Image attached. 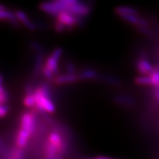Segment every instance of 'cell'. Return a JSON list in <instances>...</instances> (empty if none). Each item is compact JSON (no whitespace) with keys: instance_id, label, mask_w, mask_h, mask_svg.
<instances>
[{"instance_id":"cell-32","label":"cell","mask_w":159,"mask_h":159,"mask_svg":"<svg viewBox=\"0 0 159 159\" xmlns=\"http://www.w3.org/2000/svg\"><path fill=\"white\" fill-rule=\"evenodd\" d=\"M158 159H159V158H158Z\"/></svg>"},{"instance_id":"cell-23","label":"cell","mask_w":159,"mask_h":159,"mask_svg":"<svg viewBox=\"0 0 159 159\" xmlns=\"http://www.w3.org/2000/svg\"><path fill=\"white\" fill-rule=\"evenodd\" d=\"M136 28L137 29L139 33H142L143 35H147V36L149 37H152L153 36L154 33L150 29H149V27H142V26H136Z\"/></svg>"},{"instance_id":"cell-31","label":"cell","mask_w":159,"mask_h":159,"mask_svg":"<svg viewBox=\"0 0 159 159\" xmlns=\"http://www.w3.org/2000/svg\"><path fill=\"white\" fill-rule=\"evenodd\" d=\"M155 96L157 99H158V100L159 101V90H156V89H155Z\"/></svg>"},{"instance_id":"cell-9","label":"cell","mask_w":159,"mask_h":159,"mask_svg":"<svg viewBox=\"0 0 159 159\" xmlns=\"http://www.w3.org/2000/svg\"><path fill=\"white\" fill-rule=\"evenodd\" d=\"M101 75L92 69H83L77 75L78 81H85V80H99Z\"/></svg>"},{"instance_id":"cell-29","label":"cell","mask_w":159,"mask_h":159,"mask_svg":"<svg viewBox=\"0 0 159 159\" xmlns=\"http://www.w3.org/2000/svg\"><path fill=\"white\" fill-rule=\"evenodd\" d=\"M8 112V107L6 104H2L0 105V116L4 118Z\"/></svg>"},{"instance_id":"cell-5","label":"cell","mask_w":159,"mask_h":159,"mask_svg":"<svg viewBox=\"0 0 159 159\" xmlns=\"http://www.w3.org/2000/svg\"><path fill=\"white\" fill-rule=\"evenodd\" d=\"M66 12L70 13L77 17L85 18L91 13V8L90 5L78 1L76 5L69 7Z\"/></svg>"},{"instance_id":"cell-21","label":"cell","mask_w":159,"mask_h":159,"mask_svg":"<svg viewBox=\"0 0 159 159\" xmlns=\"http://www.w3.org/2000/svg\"><path fill=\"white\" fill-rule=\"evenodd\" d=\"M101 80L105 81V82L110 83L111 85H119L122 84V81L120 80L119 78H117L116 77L113 76H108V75H104V76H100Z\"/></svg>"},{"instance_id":"cell-22","label":"cell","mask_w":159,"mask_h":159,"mask_svg":"<svg viewBox=\"0 0 159 159\" xmlns=\"http://www.w3.org/2000/svg\"><path fill=\"white\" fill-rule=\"evenodd\" d=\"M23 103L27 108H33L35 107V100L33 94H27L25 95V98L23 99Z\"/></svg>"},{"instance_id":"cell-30","label":"cell","mask_w":159,"mask_h":159,"mask_svg":"<svg viewBox=\"0 0 159 159\" xmlns=\"http://www.w3.org/2000/svg\"><path fill=\"white\" fill-rule=\"evenodd\" d=\"M95 159H114L112 158H110V157H108V156H98Z\"/></svg>"},{"instance_id":"cell-25","label":"cell","mask_w":159,"mask_h":159,"mask_svg":"<svg viewBox=\"0 0 159 159\" xmlns=\"http://www.w3.org/2000/svg\"><path fill=\"white\" fill-rule=\"evenodd\" d=\"M42 73L43 75H44V77H46V79H47V80L53 81V80L55 78V75L53 74L52 71L49 70V69L47 68V66H43Z\"/></svg>"},{"instance_id":"cell-13","label":"cell","mask_w":159,"mask_h":159,"mask_svg":"<svg viewBox=\"0 0 159 159\" xmlns=\"http://www.w3.org/2000/svg\"><path fill=\"white\" fill-rule=\"evenodd\" d=\"M58 153V149L53 144H52L49 141H47L45 144L44 148L45 159H55Z\"/></svg>"},{"instance_id":"cell-20","label":"cell","mask_w":159,"mask_h":159,"mask_svg":"<svg viewBox=\"0 0 159 159\" xmlns=\"http://www.w3.org/2000/svg\"><path fill=\"white\" fill-rule=\"evenodd\" d=\"M0 83H1V85H0V102L2 104H6L7 99H8V94H7V91L3 87V76L1 75L0 77Z\"/></svg>"},{"instance_id":"cell-18","label":"cell","mask_w":159,"mask_h":159,"mask_svg":"<svg viewBox=\"0 0 159 159\" xmlns=\"http://www.w3.org/2000/svg\"><path fill=\"white\" fill-rule=\"evenodd\" d=\"M121 19L124 21H127V22L134 25L136 26H139L140 24V19L141 17L139 16H135V15H122L120 16Z\"/></svg>"},{"instance_id":"cell-12","label":"cell","mask_w":159,"mask_h":159,"mask_svg":"<svg viewBox=\"0 0 159 159\" xmlns=\"http://www.w3.org/2000/svg\"><path fill=\"white\" fill-rule=\"evenodd\" d=\"M77 81H78L77 75H75L66 74L55 76L52 82L57 85H63L66 84V83H73L77 82Z\"/></svg>"},{"instance_id":"cell-3","label":"cell","mask_w":159,"mask_h":159,"mask_svg":"<svg viewBox=\"0 0 159 159\" xmlns=\"http://www.w3.org/2000/svg\"><path fill=\"white\" fill-rule=\"evenodd\" d=\"M56 20L66 27L67 30H71L80 25V17H77L68 12L63 11L56 16Z\"/></svg>"},{"instance_id":"cell-2","label":"cell","mask_w":159,"mask_h":159,"mask_svg":"<svg viewBox=\"0 0 159 159\" xmlns=\"http://www.w3.org/2000/svg\"><path fill=\"white\" fill-rule=\"evenodd\" d=\"M20 128L32 136L35 130V118L33 112L23 113L20 119Z\"/></svg>"},{"instance_id":"cell-7","label":"cell","mask_w":159,"mask_h":159,"mask_svg":"<svg viewBox=\"0 0 159 159\" xmlns=\"http://www.w3.org/2000/svg\"><path fill=\"white\" fill-rule=\"evenodd\" d=\"M136 68L142 75H150L155 70L153 66L144 58H141L136 61Z\"/></svg>"},{"instance_id":"cell-26","label":"cell","mask_w":159,"mask_h":159,"mask_svg":"<svg viewBox=\"0 0 159 159\" xmlns=\"http://www.w3.org/2000/svg\"><path fill=\"white\" fill-rule=\"evenodd\" d=\"M54 30L57 32V33H61L65 32L66 30H67V28L62 23H61L60 21H57V20H55L54 23Z\"/></svg>"},{"instance_id":"cell-14","label":"cell","mask_w":159,"mask_h":159,"mask_svg":"<svg viewBox=\"0 0 159 159\" xmlns=\"http://www.w3.org/2000/svg\"><path fill=\"white\" fill-rule=\"evenodd\" d=\"M43 53H36L35 57V63L33 67V76L38 77L41 71L43 70Z\"/></svg>"},{"instance_id":"cell-11","label":"cell","mask_w":159,"mask_h":159,"mask_svg":"<svg viewBox=\"0 0 159 159\" xmlns=\"http://www.w3.org/2000/svg\"><path fill=\"white\" fill-rule=\"evenodd\" d=\"M31 136L30 135L27 131L19 128L18 130L17 135L16 136V148L19 149H23L27 145L28 142V139Z\"/></svg>"},{"instance_id":"cell-4","label":"cell","mask_w":159,"mask_h":159,"mask_svg":"<svg viewBox=\"0 0 159 159\" xmlns=\"http://www.w3.org/2000/svg\"><path fill=\"white\" fill-rule=\"evenodd\" d=\"M39 7L41 11L47 13V14L51 16H56L60 13L63 11L61 0L48 2H42L40 4Z\"/></svg>"},{"instance_id":"cell-8","label":"cell","mask_w":159,"mask_h":159,"mask_svg":"<svg viewBox=\"0 0 159 159\" xmlns=\"http://www.w3.org/2000/svg\"><path fill=\"white\" fill-rule=\"evenodd\" d=\"M0 18L2 20L8 21L13 27H19V21L16 16L15 13H13V12L5 8L3 5H1L0 7Z\"/></svg>"},{"instance_id":"cell-17","label":"cell","mask_w":159,"mask_h":159,"mask_svg":"<svg viewBox=\"0 0 159 159\" xmlns=\"http://www.w3.org/2000/svg\"><path fill=\"white\" fill-rule=\"evenodd\" d=\"M114 102L116 104L122 105H135V100L131 97L125 95H120V96H116L114 98Z\"/></svg>"},{"instance_id":"cell-19","label":"cell","mask_w":159,"mask_h":159,"mask_svg":"<svg viewBox=\"0 0 159 159\" xmlns=\"http://www.w3.org/2000/svg\"><path fill=\"white\" fill-rule=\"evenodd\" d=\"M135 83L139 85H152V80L149 75H141L135 78Z\"/></svg>"},{"instance_id":"cell-28","label":"cell","mask_w":159,"mask_h":159,"mask_svg":"<svg viewBox=\"0 0 159 159\" xmlns=\"http://www.w3.org/2000/svg\"><path fill=\"white\" fill-rule=\"evenodd\" d=\"M62 53H63V49H61V47H57V48L55 49L54 50H53L51 55L53 57H55V59L57 60V61H59L60 58H61V56L62 55Z\"/></svg>"},{"instance_id":"cell-16","label":"cell","mask_w":159,"mask_h":159,"mask_svg":"<svg viewBox=\"0 0 159 159\" xmlns=\"http://www.w3.org/2000/svg\"><path fill=\"white\" fill-rule=\"evenodd\" d=\"M57 62H58V61L50 55L45 60L44 66H47L49 70L52 71L53 74L56 75L58 72V63Z\"/></svg>"},{"instance_id":"cell-15","label":"cell","mask_w":159,"mask_h":159,"mask_svg":"<svg viewBox=\"0 0 159 159\" xmlns=\"http://www.w3.org/2000/svg\"><path fill=\"white\" fill-rule=\"evenodd\" d=\"M115 13L118 14L119 16L122 15H135L139 16V11L136 9L133 8L131 7L127 6H119L115 8Z\"/></svg>"},{"instance_id":"cell-6","label":"cell","mask_w":159,"mask_h":159,"mask_svg":"<svg viewBox=\"0 0 159 159\" xmlns=\"http://www.w3.org/2000/svg\"><path fill=\"white\" fill-rule=\"evenodd\" d=\"M48 141L52 144H53L55 147H56L58 149L59 153H64L66 146L65 142H63V138L58 133L55 132V131L51 132L49 134Z\"/></svg>"},{"instance_id":"cell-1","label":"cell","mask_w":159,"mask_h":159,"mask_svg":"<svg viewBox=\"0 0 159 159\" xmlns=\"http://www.w3.org/2000/svg\"><path fill=\"white\" fill-rule=\"evenodd\" d=\"M35 100V107L37 111L41 113H54L55 106L50 97L49 89L47 84L40 85L33 92Z\"/></svg>"},{"instance_id":"cell-27","label":"cell","mask_w":159,"mask_h":159,"mask_svg":"<svg viewBox=\"0 0 159 159\" xmlns=\"http://www.w3.org/2000/svg\"><path fill=\"white\" fill-rule=\"evenodd\" d=\"M66 69L67 74L77 75L76 69H75V65L73 64V63L71 62H67L66 63Z\"/></svg>"},{"instance_id":"cell-10","label":"cell","mask_w":159,"mask_h":159,"mask_svg":"<svg viewBox=\"0 0 159 159\" xmlns=\"http://www.w3.org/2000/svg\"><path fill=\"white\" fill-rule=\"evenodd\" d=\"M15 15L18 20L21 23H22L26 28H27L29 30H35L37 29V26L35 23L32 22L29 19L28 16L26 15L25 12L21 11H16L15 12Z\"/></svg>"},{"instance_id":"cell-24","label":"cell","mask_w":159,"mask_h":159,"mask_svg":"<svg viewBox=\"0 0 159 159\" xmlns=\"http://www.w3.org/2000/svg\"><path fill=\"white\" fill-rule=\"evenodd\" d=\"M30 45L31 49H33L35 52V53H43V54H44L45 49L39 43H37L36 41H31L30 43Z\"/></svg>"}]
</instances>
